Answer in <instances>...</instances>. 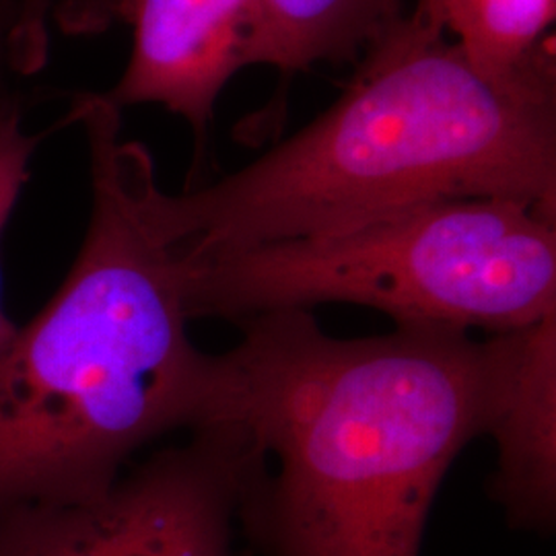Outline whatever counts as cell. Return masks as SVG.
Here are the masks:
<instances>
[{
    "instance_id": "ba28073f",
    "label": "cell",
    "mask_w": 556,
    "mask_h": 556,
    "mask_svg": "<svg viewBox=\"0 0 556 556\" xmlns=\"http://www.w3.org/2000/svg\"><path fill=\"white\" fill-rule=\"evenodd\" d=\"M258 64L280 73L365 56L408 17L404 0H258Z\"/></svg>"
},
{
    "instance_id": "52a82bcc",
    "label": "cell",
    "mask_w": 556,
    "mask_h": 556,
    "mask_svg": "<svg viewBox=\"0 0 556 556\" xmlns=\"http://www.w3.org/2000/svg\"><path fill=\"white\" fill-rule=\"evenodd\" d=\"M497 334L501 365L484 433L497 445L489 491L514 528L548 534L556 519V312Z\"/></svg>"
},
{
    "instance_id": "7a4b0ae2",
    "label": "cell",
    "mask_w": 556,
    "mask_h": 556,
    "mask_svg": "<svg viewBox=\"0 0 556 556\" xmlns=\"http://www.w3.org/2000/svg\"><path fill=\"white\" fill-rule=\"evenodd\" d=\"M91 217L59 291L0 351V516L100 498L140 447L199 425L215 355L192 342L181 260L151 219L149 149L122 110L80 93Z\"/></svg>"
},
{
    "instance_id": "3957f363",
    "label": "cell",
    "mask_w": 556,
    "mask_h": 556,
    "mask_svg": "<svg viewBox=\"0 0 556 556\" xmlns=\"http://www.w3.org/2000/svg\"><path fill=\"white\" fill-rule=\"evenodd\" d=\"M456 199L556 211L555 64L482 73L443 31L408 15L349 89L298 135L215 184L144 200L161 233L213 254L332 233Z\"/></svg>"
},
{
    "instance_id": "5b68a950",
    "label": "cell",
    "mask_w": 556,
    "mask_h": 556,
    "mask_svg": "<svg viewBox=\"0 0 556 556\" xmlns=\"http://www.w3.org/2000/svg\"><path fill=\"white\" fill-rule=\"evenodd\" d=\"M245 459L236 425H202L103 497L0 516V556H233Z\"/></svg>"
},
{
    "instance_id": "7c38bea8",
    "label": "cell",
    "mask_w": 556,
    "mask_h": 556,
    "mask_svg": "<svg viewBox=\"0 0 556 556\" xmlns=\"http://www.w3.org/2000/svg\"><path fill=\"white\" fill-rule=\"evenodd\" d=\"M433 2H435V0H417V9H415L413 17L418 21H427L431 9H433Z\"/></svg>"
},
{
    "instance_id": "6da1fadb",
    "label": "cell",
    "mask_w": 556,
    "mask_h": 556,
    "mask_svg": "<svg viewBox=\"0 0 556 556\" xmlns=\"http://www.w3.org/2000/svg\"><path fill=\"white\" fill-rule=\"evenodd\" d=\"M197 427L248 443L238 523L260 556H418L457 456L486 433L501 340L445 326L330 337L312 309L236 321ZM194 427V429H197Z\"/></svg>"
},
{
    "instance_id": "8fae6325",
    "label": "cell",
    "mask_w": 556,
    "mask_h": 556,
    "mask_svg": "<svg viewBox=\"0 0 556 556\" xmlns=\"http://www.w3.org/2000/svg\"><path fill=\"white\" fill-rule=\"evenodd\" d=\"M17 25V0H0V98L9 93V75L13 71L11 62V40Z\"/></svg>"
},
{
    "instance_id": "277c9868",
    "label": "cell",
    "mask_w": 556,
    "mask_h": 556,
    "mask_svg": "<svg viewBox=\"0 0 556 556\" xmlns=\"http://www.w3.org/2000/svg\"><path fill=\"white\" fill-rule=\"evenodd\" d=\"M178 252L190 319L351 303L497 334L556 312V211L528 200H439L332 233Z\"/></svg>"
},
{
    "instance_id": "30bf717a",
    "label": "cell",
    "mask_w": 556,
    "mask_h": 556,
    "mask_svg": "<svg viewBox=\"0 0 556 556\" xmlns=\"http://www.w3.org/2000/svg\"><path fill=\"white\" fill-rule=\"evenodd\" d=\"M46 137L27 135L23 128L20 101L13 96L0 98V254L2 239L21 199V192L29 179V161L38 144ZM17 324L9 318L2 307V268H0V351L13 340Z\"/></svg>"
},
{
    "instance_id": "9c48e42d",
    "label": "cell",
    "mask_w": 556,
    "mask_h": 556,
    "mask_svg": "<svg viewBox=\"0 0 556 556\" xmlns=\"http://www.w3.org/2000/svg\"><path fill=\"white\" fill-rule=\"evenodd\" d=\"M556 0H435L427 21L482 73L516 79L553 64L546 48Z\"/></svg>"
},
{
    "instance_id": "8992f818",
    "label": "cell",
    "mask_w": 556,
    "mask_h": 556,
    "mask_svg": "<svg viewBox=\"0 0 556 556\" xmlns=\"http://www.w3.org/2000/svg\"><path fill=\"white\" fill-rule=\"evenodd\" d=\"M54 17L64 34L126 21L130 59L103 96L118 110L163 105L192 126L199 151L227 83L260 62L258 0H60Z\"/></svg>"
}]
</instances>
